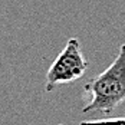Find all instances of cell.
<instances>
[{
	"instance_id": "obj_2",
	"label": "cell",
	"mask_w": 125,
	"mask_h": 125,
	"mask_svg": "<svg viewBox=\"0 0 125 125\" xmlns=\"http://www.w3.org/2000/svg\"><path fill=\"white\" fill-rule=\"evenodd\" d=\"M88 65L89 63L82 53L79 40L76 38H71L48 69L45 91L52 92L61 83H71L82 78L86 72Z\"/></svg>"
},
{
	"instance_id": "obj_1",
	"label": "cell",
	"mask_w": 125,
	"mask_h": 125,
	"mask_svg": "<svg viewBox=\"0 0 125 125\" xmlns=\"http://www.w3.org/2000/svg\"><path fill=\"white\" fill-rule=\"evenodd\" d=\"M85 92L89 101L82 108L83 114H112L125 101V45H121L114 62L98 76L92 78Z\"/></svg>"
},
{
	"instance_id": "obj_3",
	"label": "cell",
	"mask_w": 125,
	"mask_h": 125,
	"mask_svg": "<svg viewBox=\"0 0 125 125\" xmlns=\"http://www.w3.org/2000/svg\"><path fill=\"white\" fill-rule=\"evenodd\" d=\"M79 125H125V118H102V119H89L82 121Z\"/></svg>"
},
{
	"instance_id": "obj_4",
	"label": "cell",
	"mask_w": 125,
	"mask_h": 125,
	"mask_svg": "<svg viewBox=\"0 0 125 125\" xmlns=\"http://www.w3.org/2000/svg\"><path fill=\"white\" fill-rule=\"evenodd\" d=\"M59 125H63V124H59Z\"/></svg>"
}]
</instances>
